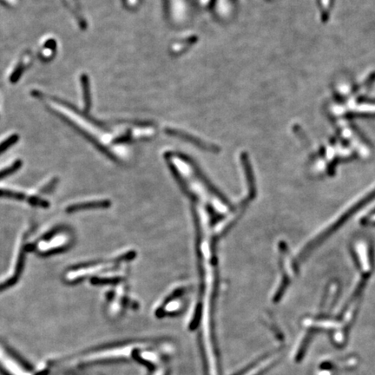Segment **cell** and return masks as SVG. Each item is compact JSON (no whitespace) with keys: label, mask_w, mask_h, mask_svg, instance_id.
<instances>
[{"label":"cell","mask_w":375,"mask_h":375,"mask_svg":"<svg viewBox=\"0 0 375 375\" xmlns=\"http://www.w3.org/2000/svg\"><path fill=\"white\" fill-rule=\"evenodd\" d=\"M17 139H18V137L17 135H12L6 138L4 141L2 142L0 144V154H2L4 150H6L7 149L10 148L11 145H14L17 141Z\"/></svg>","instance_id":"6"},{"label":"cell","mask_w":375,"mask_h":375,"mask_svg":"<svg viewBox=\"0 0 375 375\" xmlns=\"http://www.w3.org/2000/svg\"><path fill=\"white\" fill-rule=\"evenodd\" d=\"M119 282H121L119 277H115V278H96V277H93V278L90 279V282L93 285H111V284H117Z\"/></svg>","instance_id":"5"},{"label":"cell","mask_w":375,"mask_h":375,"mask_svg":"<svg viewBox=\"0 0 375 375\" xmlns=\"http://www.w3.org/2000/svg\"><path fill=\"white\" fill-rule=\"evenodd\" d=\"M111 205L110 201L103 200V201H94L89 203H77L67 207L66 212L73 213L80 210H94V209H106Z\"/></svg>","instance_id":"1"},{"label":"cell","mask_w":375,"mask_h":375,"mask_svg":"<svg viewBox=\"0 0 375 375\" xmlns=\"http://www.w3.org/2000/svg\"><path fill=\"white\" fill-rule=\"evenodd\" d=\"M24 250L23 249V251L21 252L18 260H17V266H16V271L14 274L13 276L10 277V279L5 282H3L0 284V292H2L4 289H9L10 287L15 285V283L18 281L19 277H20L23 269H24Z\"/></svg>","instance_id":"2"},{"label":"cell","mask_w":375,"mask_h":375,"mask_svg":"<svg viewBox=\"0 0 375 375\" xmlns=\"http://www.w3.org/2000/svg\"><path fill=\"white\" fill-rule=\"evenodd\" d=\"M21 166H22V161L17 160L16 162H13L10 167L0 170V180L3 179L6 176H10L11 174L16 172L17 170L20 169Z\"/></svg>","instance_id":"4"},{"label":"cell","mask_w":375,"mask_h":375,"mask_svg":"<svg viewBox=\"0 0 375 375\" xmlns=\"http://www.w3.org/2000/svg\"><path fill=\"white\" fill-rule=\"evenodd\" d=\"M0 197L17 200V201L25 200V201H27V203L30 199V197H26L23 193L16 192V191H12V190H9V189H0Z\"/></svg>","instance_id":"3"}]
</instances>
